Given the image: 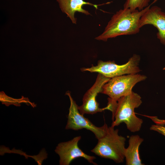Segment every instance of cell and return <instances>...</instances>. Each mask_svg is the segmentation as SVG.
I'll return each mask as SVG.
<instances>
[{"label":"cell","mask_w":165,"mask_h":165,"mask_svg":"<svg viewBox=\"0 0 165 165\" xmlns=\"http://www.w3.org/2000/svg\"><path fill=\"white\" fill-rule=\"evenodd\" d=\"M108 100L107 109L111 111L112 114L111 126L114 127L123 123L128 130L132 132L140 130L143 121L136 116L134 112L135 109L142 103L139 95L132 91L117 99L108 97Z\"/></svg>","instance_id":"1"},{"label":"cell","mask_w":165,"mask_h":165,"mask_svg":"<svg viewBox=\"0 0 165 165\" xmlns=\"http://www.w3.org/2000/svg\"><path fill=\"white\" fill-rule=\"evenodd\" d=\"M150 7L149 5L141 11L125 8L120 9L112 16L104 32L95 39L106 41L109 38L120 35L137 34L141 28L140 19Z\"/></svg>","instance_id":"2"},{"label":"cell","mask_w":165,"mask_h":165,"mask_svg":"<svg viewBox=\"0 0 165 165\" xmlns=\"http://www.w3.org/2000/svg\"><path fill=\"white\" fill-rule=\"evenodd\" d=\"M119 130L112 126L108 127L105 134L98 139L91 151L102 158L108 159L117 163L123 162L126 138L119 135Z\"/></svg>","instance_id":"3"},{"label":"cell","mask_w":165,"mask_h":165,"mask_svg":"<svg viewBox=\"0 0 165 165\" xmlns=\"http://www.w3.org/2000/svg\"><path fill=\"white\" fill-rule=\"evenodd\" d=\"M140 60L139 55L134 54L128 61L122 65H118L114 61H104L99 60L96 66L81 68L82 71L97 72L104 76L111 78L124 75L136 74L141 71L138 65Z\"/></svg>","instance_id":"4"},{"label":"cell","mask_w":165,"mask_h":165,"mask_svg":"<svg viewBox=\"0 0 165 165\" xmlns=\"http://www.w3.org/2000/svg\"><path fill=\"white\" fill-rule=\"evenodd\" d=\"M146 78L145 75L138 73L115 77L111 78L103 86L101 93L112 99H117L131 93L136 84Z\"/></svg>","instance_id":"5"},{"label":"cell","mask_w":165,"mask_h":165,"mask_svg":"<svg viewBox=\"0 0 165 165\" xmlns=\"http://www.w3.org/2000/svg\"><path fill=\"white\" fill-rule=\"evenodd\" d=\"M66 94L69 97L70 105L65 129L77 130L86 129L92 132L98 140L103 137L106 132L108 127L107 125L105 123L101 127L95 126L88 118L80 113L78 106L72 98L70 93L67 92Z\"/></svg>","instance_id":"6"},{"label":"cell","mask_w":165,"mask_h":165,"mask_svg":"<svg viewBox=\"0 0 165 165\" xmlns=\"http://www.w3.org/2000/svg\"><path fill=\"white\" fill-rule=\"evenodd\" d=\"M81 138L80 136H77L71 140L58 144L55 151L59 156L60 165H69L72 160L79 157L83 158L89 163L97 165L94 162L96 158L95 156L87 154L79 147L78 143Z\"/></svg>","instance_id":"7"},{"label":"cell","mask_w":165,"mask_h":165,"mask_svg":"<svg viewBox=\"0 0 165 165\" xmlns=\"http://www.w3.org/2000/svg\"><path fill=\"white\" fill-rule=\"evenodd\" d=\"M110 79L98 73L95 82L83 96L82 104L78 106L81 114H94L107 110L106 107L103 108L99 107L96 98L98 94L101 93L103 86Z\"/></svg>","instance_id":"8"},{"label":"cell","mask_w":165,"mask_h":165,"mask_svg":"<svg viewBox=\"0 0 165 165\" xmlns=\"http://www.w3.org/2000/svg\"><path fill=\"white\" fill-rule=\"evenodd\" d=\"M150 24L157 28L156 35L160 42L165 45V13L160 7L155 6L150 7L141 17L139 22L140 28Z\"/></svg>","instance_id":"9"},{"label":"cell","mask_w":165,"mask_h":165,"mask_svg":"<svg viewBox=\"0 0 165 165\" xmlns=\"http://www.w3.org/2000/svg\"><path fill=\"white\" fill-rule=\"evenodd\" d=\"M58 3L60 8L62 11L66 13L73 24H76V19L74 14L76 12L81 13L86 15L90 14L89 12L84 9V5H88L97 9V5L86 2L84 0H56Z\"/></svg>","instance_id":"10"},{"label":"cell","mask_w":165,"mask_h":165,"mask_svg":"<svg viewBox=\"0 0 165 165\" xmlns=\"http://www.w3.org/2000/svg\"><path fill=\"white\" fill-rule=\"evenodd\" d=\"M144 139L138 135L130 137L129 145L124 150L125 159L127 165H143L139 153L140 145Z\"/></svg>","instance_id":"11"},{"label":"cell","mask_w":165,"mask_h":165,"mask_svg":"<svg viewBox=\"0 0 165 165\" xmlns=\"http://www.w3.org/2000/svg\"><path fill=\"white\" fill-rule=\"evenodd\" d=\"M0 101L2 104H5L6 106H9L10 105H13L16 106H19L22 103L30 105L33 107L36 106L34 103L30 102L28 98L24 97L23 96L21 98L14 99L7 96L2 91L0 92Z\"/></svg>","instance_id":"12"},{"label":"cell","mask_w":165,"mask_h":165,"mask_svg":"<svg viewBox=\"0 0 165 165\" xmlns=\"http://www.w3.org/2000/svg\"><path fill=\"white\" fill-rule=\"evenodd\" d=\"M151 0H126L123 8L141 11L149 6Z\"/></svg>","instance_id":"13"},{"label":"cell","mask_w":165,"mask_h":165,"mask_svg":"<svg viewBox=\"0 0 165 165\" xmlns=\"http://www.w3.org/2000/svg\"><path fill=\"white\" fill-rule=\"evenodd\" d=\"M151 130H153L165 136V126L157 124L152 125L150 127Z\"/></svg>","instance_id":"14"},{"label":"cell","mask_w":165,"mask_h":165,"mask_svg":"<svg viewBox=\"0 0 165 165\" xmlns=\"http://www.w3.org/2000/svg\"><path fill=\"white\" fill-rule=\"evenodd\" d=\"M144 116L150 119L156 124L165 126V120L159 119L156 116Z\"/></svg>","instance_id":"15"},{"label":"cell","mask_w":165,"mask_h":165,"mask_svg":"<svg viewBox=\"0 0 165 165\" xmlns=\"http://www.w3.org/2000/svg\"><path fill=\"white\" fill-rule=\"evenodd\" d=\"M163 70H165V67L164 68H163Z\"/></svg>","instance_id":"16"}]
</instances>
